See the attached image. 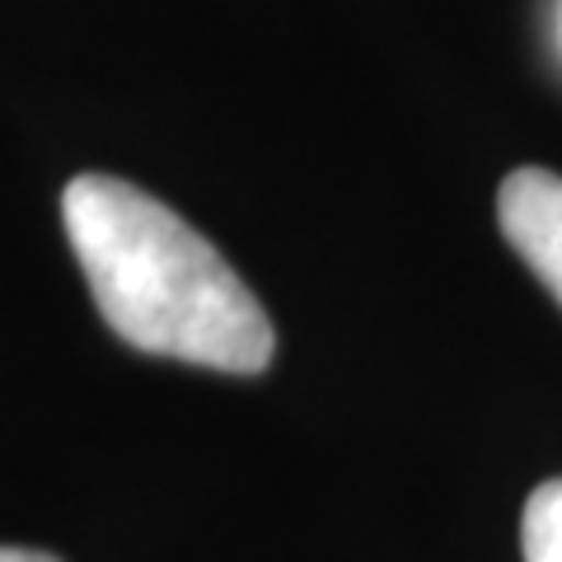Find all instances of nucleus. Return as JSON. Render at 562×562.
<instances>
[{"label":"nucleus","instance_id":"3","mask_svg":"<svg viewBox=\"0 0 562 562\" xmlns=\"http://www.w3.org/2000/svg\"><path fill=\"white\" fill-rule=\"evenodd\" d=\"M525 562H562V479H549L530 492L520 520Z\"/></svg>","mask_w":562,"mask_h":562},{"label":"nucleus","instance_id":"1","mask_svg":"<svg viewBox=\"0 0 562 562\" xmlns=\"http://www.w3.org/2000/svg\"><path fill=\"white\" fill-rule=\"evenodd\" d=\"M61 216L94 305L122 342L231 375H258L272 361L268 310L160 198L113 173H80L61 192Z\"/></svg>","mask_w":562,"mask_h":562},{"label":"nucleus","instance_id":"4","mask_svg":"<svg viewBox=\"0 0 562 562\" xmlns=\"http://www.w3.org/2000/svg\"><path fill=\"white\" fill-rule=\"evenodd\" d=\"M0 562H61V558L38 553V549H0Z\"/></svg>","mask_w":562,"mask_h":562},{"label":"nucleus","instance_id":"2","mask_svg":"<svg viewBox=\"0 0 562 562\" xmlns=\"http://www.w3.org/2000/svg\"><path fill=\"white\" fill-rule=\"evenodd\" d=\"M497 221L506 244L562 305V179L553 169H516L502 179Z\"/></svg>","mask_w":562,"mask_h":562}]
</instances>
